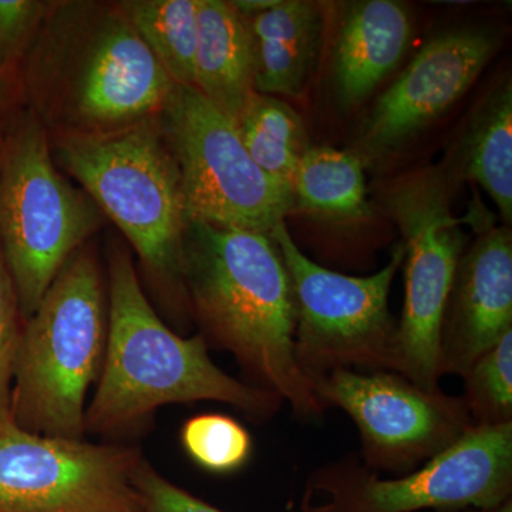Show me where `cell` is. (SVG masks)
Wrapping results in <instances>:
<instances>
[{
    "instance_id": "obj_1",
    "label": "cell",
    "mask_w": 512,
    "mask_h": 512,
    "mask_svg": "<svg viewBox=\"0 0 512 512\" xmlns=\"http://www.w3.org/2000/svg\"><path fill=\"white\" fill-rule=\"evenodd\" d=\"M183 282L205 335L235 357L254 386L291 404L301 419L325 414L296 360L291 279L271 235L188 222Z\"/></svg>"
},
{
    "instance_id": "obj_2",
    "label": "cell",
    "mask_w": 512,
    "mask_h": 512,
    "mask_svg": "<svg viewBox=\"0 0 512 512\" xmlns=\"http://www.w3.org/2000/svg\"><path fill=\"white\" fill-rule=\"evenodd\" d=\"M109 279L106 353L84 414V433H127L173 403H227L255 420L281 410V397L215 365L204 336L181 338L164 325L124 249L111 251Z\"/></svg>"
},
{
    "instance_id": "obj_3",
    "label": "cell",
    "mask_w": 512,
    "mask_h": 512,
    "mask_svg": "<svg viewBox=\"0 0 512 512\" xmlns=\"http://www.w3.org/2000/svg\"><path fill=\"white\" fill-rule=\"evenodd\" d=\"M28 87L32 113L63 134L157 116L177 89L119 3L93 2H56L30 50Z\"/></svg>"
},
{
    "instance_id": "obj_4",
    "label": "cell",
    "mask_w": 512,
    "mask_h": 512,
    "mask_svg": "<svg viewBox=\"0 0 512 512\" xmlns=\"http://www.w3.org/2000/svg\"><path fill=\"white\" fill-rule=\"evenodd\" d=\"M109 308L99 261L79 248L60 269L20 332L10 419L43 436L84 437L86 397L99 380Z\"/></svg>"
},
{
    "instance_id": "obj_5",
    "label": "cell",
    "mask_w": 512,
    "mask_h": 512,
    "mask_svg": "<svg viewBox=\"0 0 512 512\" xmlns=\"http://www.w3.org/2000/svg\"><path fill=\"white\" fill-rule=\"evenodd\" d=\"M53 154L126 235L150 275L174 291L184 288L187 212L160 114L107 133L63 134Z\"/></svg>"
},
{
    "instance_id": "obj_6",
    "label": "cell",
    "mask_w": 512,
    "mask_h": 512,
    "mask_svg": "<svg viewBox=\"0 0 512 512\" xmlns=\"http://www.w3.org/2000/svg\"><path fill=\"white\" fill-rule=\"evenodd\" d=\"M101 218L89 194L57 170L42 121L33 113L12 121L0 138V249L23 322Z\"/></svg>"
},
{
    "instance_id": "obj_7",
    "label": "cell",
    "mask_w": 512,
    "mask_h": 512,
    "mask_svg": "<svg viewBox=\"0 0 512 512\" xmlns=\"http://www.w3.org/2000/svg\"><path fill=\"white\" fill-rule=\"evenodd\" d=\"M512 494V423L473 426L423 466L380 478L360 458L326 463L311 474L302 512H416L491 508Z\"/></svg>"
},
{
    "instance_id": "obj_8",
    "label": "cell",
    "mask_w": 512,
    "mask_h": 512,
    "mask_svg": "<svg viewBox=\"0 0 512 512\" xmlns=\"http://www.w3.org/2000/svg\"><path fill=\"white\" fill-rule=\"evenodd\" d=\"M295 302V355L309 379L335 370L396 372V332L389 311L394 276L404 264L402 242L376 274L330 271L303 254L285 222L272 229Z\"/></svg>"
},
{
    "instance_id": "obj_9",
    "label": "cell",
    "mask_w": 512,
    "mask_h": 512,
    "mask_svg": "<svg viewBox=\"0 0 512 512\" xmlns=\"http://www.w3.org/2000/svg\"><path fill=\"white\" fill-rule=\"evenodd\" d=\"M160 119L180 173L188 222L269 235L295 211L291 185L256 165L237 124L197 89L177 86Z\"/></svg>"
},
{
    "instance_id": "obj_10",
    "label": "cell",
    "mask_w": 512,
    "mask_h": 512,
    "mask_svg": "<svg viewBox=\"0 0 512 512\" xmlns=\"http://www.w3.org/2000/svg\"><path fill=\"white\" fill-rule=\"evenodd\" d=\"M450 180L439 168L403 175L383 204L403 235L406 296L397 323L396 373L426 390L440 389V343L454 275L467 237L451 211Z\"/></svg>"
},
{
    "instance_id": "obj_11",
    "label": "cell",
    "mask_w": 512,
    "mask_h": 512,
    "mask_svg": "<svg viewBox=\"0 0 512 512\" xmlns=\"http://www.w3.org/2000/svg\"><path fill=\"white\" fill-rule=\"evenodd\" d=\"M140 450L43 436L0 421V512H144Z\"/></svg>"
},
{
    "instance_id": "obj_12",
    "label": "cell",
    "mask_w": 512,
    "mask_h": 512,
    "mask_svg": "<svg viewBox=\"0 0 512 512\" xmlns=\"http://www.w3.org/2000/svg\"><path fill=\"white\" fill-rule=\"evenodd\" d=\"M320 403L338 407L362 441L370 470L412 473L473 427L466 399L426 390L389 370H335L312 379Z\"/></svg>"
},
{
    "instance_id": "obj_13",
    "label": "cell",
    "mask_w": 512,
    "mask_h": 512,
    "mask_svg": "<svg viewBox=\"0 0 512 512\" xmlns=\"http://www.w3.org/2000/svg\"><path fill=\"white\" fill-rule=\"evenodd\" d=\"M500 42L495 30L483 26L433 37L376 100L360 127L356 156L365 164L402 150L467 93Z\"/></svg>"
},
{
    "instance_id": "obj_14",
    "label": "cell",
    "mask_w": 512,
    "mask_h": 512,
    "mask_svg": "<svg viewBox=\"0 0 512 512\" xmlns=\"http://www.w3.org/2000/svg\"><path fill=\"white\" fill-rule=\"evenodd\" d=\"M476 241L463 252L448 296L440 343V373L463 377L512 330V235L473 208Z\"/></svg>"
},
{
    "instance_id": "obj_15",
    "label": "cell",
    "mask_w": 512,
    "mask_h": 512,
    "mask_svg": "<svg viewBox=\"0 0 512 512\" xmlns=\"http://www.w3.org/2000/svg\"><path fill=\"white\" fill-rule=\"evenodd\" d=\"M412 30V16L403 3H349L333 49V82L343 109L362 104L399 66L409 49Z\"/></svg>"
},
{
    "instance_id": "obj_16",
    "label": "cell",
    "mask_w": 512,
    "mask_h": 512,
    "mask_svg": "<svg viewBox=\"0 0 512 512\" xmlns=\"http://www.w3.org/2000/svg\"><path fill=\"white\" fill-rule=\"evenodd\" d=\"M197 19L194 89L238 124L256 94L247 22L222 0H198Z\"/></svg>"
},
{
    "instance_id": "obj_17",
    "label": "cell",
    "mask_w": 512,
    "mask_h": 512,
    "mask_svg": "<svg viewBox=\"0 0 512 512\" xmlns=\"http://www.w3.org/2000/svg\"><path fill=\"white\" fill-rule=\"evenodd\" d=\"M454 168L484 188L503 215L512 220V86L504 80L474 113L454 154Z\"/></svg>"
},
{
    "instance_id": "obj_18",
    "label": "cell",
    "mask_w": 512,
    "mask_h": 512,
    "mask_svg": "<svg viewBox=\"0 0 512 512\" xmlns=\"http://www.w3.org/2000/svg\"><path fill=\"white\" fill-rule=\"evenodd\" d=\"M365 164L352 151L309 146L293 174L295 210L336 220L372 214L366 195Z\"/></svg>"
},
{
    "instance_id": "obj_19",
    "label": "cell",
    "mask_w": 512,
    "mask_h": 512,
    "mask_svg": "<svg viewBox=\"0 0 512 512\" xmlns=\"http://www.w3.org/2000/svg\"><path fill=\"white\" fill-rule=\"evenodd\" d=\"M119 8L175 86L195 87L198 0H124Z\"/></svg>"
},
{
    "instance_id": "obj_20",
    "label": "cell",
    "mask_w": 512,
    "mask_h": 512,
    "mask_svg": "<svg viewBox=\"0 0 512 512\" xmlns=\"http://www.w3.org/2000/svg\"><path fill=\"white\" fill-rule=\"evenodd\" d=\"M237 127L256 165L275 180L291 185L309 147L301 116L285 101L256 93Z\"/></svg>"
},
{
    "instance_id": "obj_21",
    "label": "cell",
    "mask_w": 512,
    "mask_h": 512,
    "mask_svg": "<svg viewBox=\"0 0 512 512\" xmlns=\"http://www.w3.org/2000/svg\"><path fill=\"white\" fill-rule=\"evenodd\" d=\"M463 379L473 426L512 423V330L478 357Z\"/></svg>"
},
{
    "instance_id": "obj_22",
    "label": "cell",
    "mask_w": 512,
    "mask_h": 512,
    "mask_svg": "<svg viewBox=\"0 0 512 512\" xmlns=\"http://www.w3.org/2000/svg\"><path fill=\"white\" fill-rule=\"evenodd\" d=\"M181 440L188 456L215 474H228L245 466L252 453L251 434L225 414L205 413L184 424Z\"/></svg>"
},
{
    "instance_id": "obj_23",
    "label": "cell",
    "mask_w": 512,
    "mask_h": 512,
    "mask_svg": "<svg viewBox=\"0 0 512 512\" xmlns=\"http://www.w3.org/2000/svg\"><path fill=\"white\" fill-rule=\"evenodd\" d=\"M256 93L298 97L313 69L319 45L252 39Z\"/></svg>"
},
{
    "instance_id": "obj_24",
    "label": "cell",
    "mask_w": 512,
    "mask_h": 512,
    "mask_svg": "<svg viewBox=\"0 0 512 512\" xmlns=\"http://www.w3.org/2000/svg\"><path fill=\"white\" fill-rule=\"evenodd\" d=\"M56 2L0 0V84L12 79L35 45Z\"/></svg>"
},
{
    "instance_id": "obj_25",
    "label": "cell",
    "mask_w": 512,
    "mask_h": 512,
    "mask_svg": "<svg viewBox=\"0 0 512 512\" xmlns=\"http://www.w3.org/2000/svg\"><path fill=\"white\" fill-rule=\"evenodd\" d=\"M23 320L18 293L0 249V421L10 413L13 366L18 352Z\"/></svg>"
},
{
    "instance_id": "obj_26",
    "label": "cell",
    "mask_w": 512,
    "mask_h": 512,
    "mask_svg": "<svg viewBox=\"0 0 512 512\" xmlns=\"http://www.w3.org/2000/svg\"><path fill=\"white\" fill-rule=\"evenodd\" d=\"M136 485L144 512H224L170 483L146 460L138 468Z\"/></svg>"
},
{
    "instance_id": "obj_27",
    "label": "cell",
    "mask_w": 512,
    "mask_h": 512,
    "mask_svg": "<svg viewBox=\"0 0 512 512\" xmlns=\"http://www.w3.org/2000/svg\"><path fill=\"white\" fill-rule=\"evenodd\" d=\"M278 2L279 0H235L231 3L242 18H251L274 8Z\"/></svg>"
},
{
    "instance_id": "obj_28",
    "label": "cell",
    "mask_w": 512,
    "mask_h": 512,
    "mask_svg": "<svg viewBox=\"0 0 512 512\" xmlns=\"http://www.w3.org/2000/svg\"><path fill=\"white\" fill-rule=\"evenodd\" d=\"M463 512H512V498H508L507 501L500 505H495L491 508H467Z\"/></svg>"
},
{
    "instance_id": "obj_29",
    "label": "cell",
    "mask_w": 512,
    "mask_h": 512,
    "mask_svg": "<svg viewBox=\"0 0 512 512\" xmlns=\"http://www.w3.org/2000/svg\"><path fill=\"white\" fill-rule=\"evenodd\" d=\"M3 84H0V111H2Z\"/></svg>"
}]
</instances>
